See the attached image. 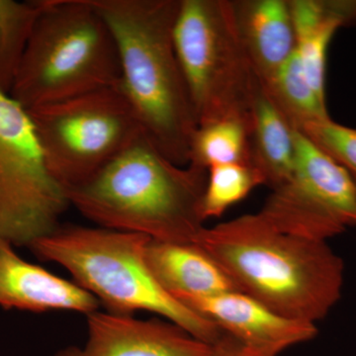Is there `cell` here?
Segmentation results:
<instances>
[{
    "mask_svg": "<svg viewBox=\"0 0 356 356\" xmlns=\"http://www.w3.org/2000/svg\"><path fill=\"white\" fill-rule=\"evenodd\" d=\"M42 1L0 0V90L10 95Z\"/></svg>",
    "mask_w": 356,
    "mask_h": 356,
    "instance_id": "ac0fdd59",
    "label": "cell"
},
{
    "mask_svg": "<svg viewBox=\"0 0 356 356\" xmlns=\"http://www.w3.org/2000/svg\"><path fill=\"white\" fill-rule=\"evenodd\" d=\"M173 43L198 126L252 124L259 79L236 30L232 0H180Z\"/></svg>",
    "mask_w": 356,
    "mask_h": 356,
    "instance_id": "8992f818",
    "label": "cell"
},
{
    "mask_svg": "<svg viewBox=\"0 0 356 356\" xmlns=\"http://www.w3.org/2000/svg\"><path fill=\"white\" fill-rule=\"evenodd\" d=\"M182 303L214 323L225 334L271 356H280L318 336L315 324L280 315L238 290L186 299Z\"/></svg>",
    "mask_w": 356,
    "mask_h": 356,
    "instance_id": "30bf717a",
    "label": "cell"
},
{
    "mask_svg": "<svg viewBox=\"0 0 356 356\" xmlns=\"http://www.w3.org/2000/svg\"><path fill=\"white\" fill-rule=\"evenodd\" d=\"M100 303L74 281L26 261L14 245L0 236V307L6 310L44 313L67 311L88 316Z\"/></svg>",
    "mask_w": 356,
    "mask_h": 356,
    "instance_id": "7c38bea8",
    "label": "cell"
},
{
    "mask_svg": "<svg viewBox=\"0 0 356 356\" xmlns=\"http://www.w3.org/2000/svg\"><path fill=\"white\" fill-rule=\"evenodd\" d=\"M281 113L296 130L331 118L327 100L312 88L302 69L298 54H294L269 83H261Z\"/></svg>",
    "mask_w": 356,
    "mask_h": 356,
    "instance_id": "2e32d148",
    "label": "cell"
},
{
    "mask_svg": "<svg viewBox=\"0 0 356 356\" xmlns=\"http://www.w3.org/2000/svg\"><path fill=\"white\" fill-rule=\"evenodd\" d=\"M146 259L159 286L181 303L236 290L219 264L195 243L151 240Z\"/></svg>",
    "mask_w": 356,
    "mask_h": 356,
    "instance_id": "5bb4252c",
    "label": "cell"
},
{
    "mask_svg": "<svg viewBox=\"0 0 356 356\" xmlns=\"http://www.w3.org/2000/svg\"><path fill=\"white\" fill-rule=\"evenodd\" d=\"M301 132L343 166L356 181V128L341 125L329 118L310 124Z\"/></svg>",
    "mask_w": 356,
    "mask_h": 356,
    "instance_id": "ffe728a7",
    "label": "cell"
},
{
    "mask_svg": "<svg viewBox=\"0 0 356 356\" xmlns=\"http://www.w3.org/2000/svg\"><path fill=\"white\" fill-rule=\"evenodd\" d=\"M250 133V126L236 119L199 125L192 136L189 163L207 170L215 165H252Z\"/></svg>",
    "mask_w": 356,
    "mask_h": 356,
    "instance_id": "e0dca14e",
    "label": "cell"
},
{
    "mask_svg": "<svg viewBox=\"0 0 356 356\" xmlns=\"http://www.w3.org/2000/svg\"><path fill=\"white\" fill-rule=\"evenodd\" d=\"M232 6L255 76L269 83L297 51L289 0H232Z\"/></svg>",
    "mask_w": 356,
    "mask_h": 356,
    "instance_id": "4fadbf2b",
    "label": "cell"
},
{
    "mask_svg": "<svg viewBox=\"0 0 356 356\" xmlns=\"http://www.w3.org/2000/svg\"><path fill=\"white\" fill-rule=\"evenodd\" d=\"M294 170L271 189L259 214L274 229L327 242L356 227V181L301 131L295 136Z\"/></svg>",
    "mask_w": 356,
    "mask_h": 356,
    "instance_id": "9c48e42d",
    "label": "cell"
},
{
    "mask_svg": "<svg viewBox=\"0 0 356 356\" xmlns=\"http://www.w3.org/2000/svg\"><path fill=\"white\" fill-rule=\"evenodd\" d=\"M264 184L261 173L254 165H215L208 170L204 192V220L219 218L229 208L247 197L257 186Z\"/></svg>",
    "mask_w": 356,
    "mask_h": 356,
    "instance_id": "d6986e66",
    "label": "cell"
},
{
    "mask_svg": "<svg viewBox=\"0 0 356 356\" xmlns=\"http://www.w3.org/2000/svg\"><path fill=\"white\" fill-rule=\"evenodd\" d=\"M193 243L238 291L284 317L316 325L341 298L344 262L327 243L282 233L259 212L204 227Z\"/></svg>",
    "mask_w": 356,
    "mask_h": 356,
    "instance_id": "6da1fadb",
    "label": "cell"
},
{
    "mask_svg": "<svg viewBox=\"0 0 356 356\" xmlns=\"http://www.w3.org/2000/svg\"><path fill=\"white\" fill-rule=\"evenodd\" d=\"M41 1L9 95L30 110L118 86V47L93 0Z\"/></svg>",
    "mask_w": 356,
    "mask_h": 356,
    "instance_id": "5b68a950",
    "label": "cell"
},
{
    "mask_svg": "<svg viewBox=\"0 0 356 356\" xmlns=\"http://www.w3.org/2000/svg\"><path fill=\"white\" fill-rule=\"evenodd\" d=\"M208 170L178 165L142 132L86 184L67 191L70 205L102 228L158 242L193 243L204 228Z\"/></svg>",
    "mask_w": 356,
    "mask_h": 356,
    "instance_id": "7a4b0ae2",
    "label": "cell"
},
{
    "mask_svg": "<svg viewBox=\"0 0 356 356\" xmlns=\"http://www.w3.org/2000/svg\"><path fill=\"white\" fill-rule=\"evenodd\" d=\"M70 206L27 110L0 90V236L29 248L60 226Z\"/></svg>",
    "mask_w": 356,
    "mask_h": 356,
    "instance_id": "ba28073f",
    "label": "cell"
},
{
    "mask_svg": "<svg viewBox=\"0 0 356 356\" xmlns=\"http://www.w3.org/2000/svg\"><path fill=\"white\" fill-rule=\"evenodd\" d=\"M86 322L83 356H208L212 348L165 318L97 310Z\"/></svg>",
    "mask_w": 356,
    "mask_h": 356,
    "instance_id": "8fae6325",
    "label": "cell"
},
{
    "mask_svg": "<svg viewBox=\"0 0 356 356\" xmlns=\"http://www.w3.org/2000/svg\"><path fill=\"white\" fill-rule=\"evenodd\" d=\"M113 32L122 92L147 137L166 158L188 165L198 127L173 43L180 0H93Z\"/></svg>",
    "mask_w": 356,
    "mask_h": 356,
    "instance_id": "3957f363",
    "label": "cell"
},
{
    "mask_svg": "<svg viewBox=\"0 0 356 356\" xmlns=\"http://www.w3.org/2000/svg\"><path fill=\"white\" fill-rule=\"evenodd\" d=\"M27 111L65 191L88 182L144 132L119 84Z\"/></svg>",
    "mask_w": 356,
    "mask_h": 356,
    "instance_id": "52a82bcc",
    "label": "cell"
},
{
    "mask_svg": "<svg viewBox=\"0 0 356 356\" xmlns=\"http://www.w3.org/2000/svg\"><path fill=\"white\" fill-rule=\"evenodd\" d=\"M51 356H83V348L77 346H67Z\"/></svg>",
    "mask_w": 356,
    "mask_h": 356,
    "instance_id": "7402d4cb",
    "label": "cell"
},
{
    "mask_svg": "<svg viewBox=\"0 0 356 356\" xmlns=\"http://www.w3.org/2000/svg\"><path fill=\"white\" fill-rule=\"evenodd\" d=\"M296 129L281 113L261 81L255 92L250 124L252 165L270 189L284 184L295 165Z\"/></svg>",
    "mask_w": 356,
    "mask_h": 356,
    "instance_id": "9a60e30c",
    "label": "cell"
},
{
    "mask_svg": "<svg viewBox=\"0 0 356 356\" xmlns=\"http://www.w3.org/2000/svg\"><path fill=\"white\" fill-rule=\"evenodd\" d=\"M208 356H271L245 346L235 337L222 334L219 341L212 344Z\"/></svg>",
    "mask_w": 356,
    "mask_h": 356,
    "instance_id": "44dd1931",
    "label": "cell"
},
{
    "mask_svg": "<svg viewBox=\"0 0 356 356\" xmlns=\"http://www.w3.org/2000/svg\"><path fill=\"white\" fill-rule=\"evenodd\" d=\"M149 241L139 234L60 224L28 248L41 261L64 267L106 311L123 315L149 312L203 343H217L224 332L154 280L146 259Z\"/></svg>",
    "mask_w": 356,
    "mask_h": 356,
    "instance_id": "277c9868",
    "label": "cell"
}]
</instances>
